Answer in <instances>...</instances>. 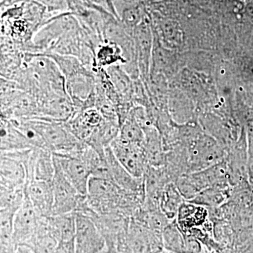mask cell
<instances>
[{
  "label": "cell",
  "mask_w": 253,
  "mask_h": 253,
  "mask_svg": "<svg viewBox=\"0 0 253 253\" xmlns=\"http://www.w3.org/2000/svg\"><path fill=\"white\" fill-rule=\"evenodd\" d=\"M136 41L139 49V59L144 66V70H146L148 66V60L150 46H151V38L149 31L145 27L139 28L136 33Z\"/></svg>",
  "instance_id": "cell-20"
},
{
  "label": "cell",
  "mask_w": 253,
  "mask_h": 253,
  "mask_svg": "<svg viewBox=\"0 0 253 253\" xmlns=\"http://www.w3.org/2000/svg\"><path fill=\"white\" fill-rule=\"evenodd\" d=\"M221 184L214 186V188L211 187L201 191L196 197L194 201L196 204H206L207 206H218L224 201L226 198L224 188Z\"/></svg>",
  "instance_id": "cell-19"
},
{
  "label": "cell",
  "mask_w": 253,
  "mask_h": 253,
  "mask_svg": "<svg viewBox=\"0 0 253 253\" xmlns=\"http://www.w3.org/2000/svg\"><path fill=\"white\" fill-rule=\"evenodd\" d=\"M162 239L166 251L172 253H187L186 236L178 224H168L163 229Z\"/></svg>",
  "instance_id": "cell-16"
},
{
  "label": "cell",
  "mask_w": 253,
  "mask_h": 253,
  "mask_svg": "<svg viewBox=\"0 0 253 253\" xmlns=\"http://www.w3.org/2000/svg\"><path fill=\"white\" fill-rule=\"evenodd\" d=\"M181 197L179 190H176L172 184H168L163 189L160 197V209L165 216L170 219L178 212L180 205Z\"/></svg>",
  "instance_id": "cell-18"
},
{
  "label": "cell",
  "mask_w": 253,
  "mask_h": 253,
  "mask_svg": "<svg viewBox=\"0 0 253 253\" xmlns=\"http://www.w3.org/2000/svg\"><path fill=\"white\" fill-rule=\"evenodd\" d=\"M41 217L26 194V199L14 217L13 241L17 247L29 244L36 234Z\"/></svg>",
  "instance_id": "cell-8"
},
{
  "label": "cell",
  "mask_w": 253,
  "mask_h": 253,
  "mask_svg": "<svg viewBox=\"0 0 253 253\" xmlns=\"http://www.w3.org/2000/svg\"><path fill=\"white\" fill-rule=\"evenodd\" d=\"M50 228L59 247L69 253H75L76 220L75 212L49 217Z\"/></svg>",
  "instance_id": "cell-11"
},
{
  "label": "cell",
  "mask_w": 253,
  "mask_h": 253,
  "mask_svg": "<svg viewBox=\"0 0 253 253\" xmlns=\"http://www.w3.org/2000/svg\"><path fill=\"white\" fill-rule=\"evenodd\" d=\"M75 253H101L106 248L104 236L90 218L76 213Z\"/></svg>",
  "instance_id": "cell-6"
},
{
  "label": "cell",
  "mask_w": 253,
  "mask_h": 253,
  "mask_svg": "<svg viewBox=\"0 0 253 253\" xmlns=\"http://www.w3.org/2000/svg\"><path fill=\"white\" fill-rule=\"evenodd\" d=\"M54 166L55 172L51 181L54 200L52 215L74 212L84 196L79 194L55 161Z\"/></svg>",
  "instance_id": "cell-3"
},
{
  "label": "cell",
  "mask_w": 253,
  "mask_h": 253,
  "mask_svg": "<svg viewBox=\"0 0 253 253\" xmlns=\"http://www.w3.org/2000/svg\"><path fill=\"white\" fill-rule=\"evenodd\" d=\"M1 152L36 149L10 120L1 118Z\"/></svg>",
  "instance_id": "cell-13"
},
{
  "label": "cell",
  "mask_w": 253,
  "mask_h": 253,
  "mask_svg": "<svg viewBox=\"0 0 253 253\" xmlns=\"http://www.w3.org/2000/svg\"><path fill=\"white\" fill-rule=\"evenodd\" d=\"M54 253H69L66 250L62 249V248L58 246L57 249H56V252Z\"/></svg>",
  "instance_id": "cell-25"
},
{
  "label": "cell",
  "mask_w": 253,
  "mask_h": 253,
  "mask_svg": "<svg viewBox=\"0 0 253 253\" xmlns=\"http://www.w3.org/2000/svg\"><path fill=\"white\" fill-rule=\"evenodd\" d=\"M101 253H122L120 252L118 250L114 249V248H110L106 246V248L103 250L102 252Z\"/></svg>",
  "instance_id": "cell-24"
},
{
  "label": "cell",
  "mask_w": 253,
  "mask_h": 253,
  "mask_svg": "<svg viewBox=\"0 0 253 253\" xmlns=\"http://www.w3.org/2000/svg\"><path fill=\"white\" fill-rule=\"evenodd\" d=\"M26 199V186L14 187L0 185V211L16 213Z\"/></svg>",
  "instance_id": "cell-17"
},
{
  "label": "cell",
  "mask_w": 253,
  "mask_h": 253,
  "mask_svg": "<svg viewBox=\"0 0 253 253\" xmlns=\"http://www.w3.org/2000/svg\"><path fill=\"white\" fill-rule=\"evenodd\" d=\"M22 155L21 161L27 172V181H52L55 172L52 152L49 150L36 148L26 150Z\"/></svg>",
  "instance_id": "cell-7"
},
{
  "label": "cell",
  "mask_w": 253,
  "mask_h": 253,
  "mask_svg": "<svg viewBox=\"0 0 253 253\" xmlns=\"http://www.w3.org/2000/svg\"><path fill=\"white\" fill-rule=\"evenodd\" d=\"M0 156V185L14 187L26 186L27 172L23 163L6 154H1Z\"/></svg>",
  "instance_id": "cell-12"
},
{
  "label": "cell",
  "mask_w": 253,
  "mask_h": 253,
  "mask_svg": "<svg viewBox=\"0 0 253 253\" xmlns=\"http://www.w3.org/2000/svg\"><path fill=\"white\" fill-rule=\"evenodd\" d=\"M123 19L127 26H135L139 21V12L136 9H126L123 13Z\"/></svg>",
  "instance_id": "cell-21"
},
{
  "label": "cell",
  "mask_w": 253,
  "mask_h": 253,
  "mask_svg": "<svg viewBox=\"0 0 253 253\" xmlns=\"http://www.w3.org/2000/svg\"><path fill=\"white\" fill-rule=\"evenodd\" d=\"M105 158L109 166L111 180L127 192L146 197L144 177L138 178L131 175L118 161L111 146L106 149Z\"/></svg>",
  "instance_id": "cell-9"
},
{
  "label": "cell",
  "mask_w": 253,
  "mask_h": 253,
  "mask_svg": "<svg viewBox=\"0 0 253 253\" xmlns=\"http://www.w3.org/2000/svg\"><path fill=\"white\" fill-rule=\"evenodd\" d=\"M248 164H249V171L251 179L253 180V151L251 152V156L248 158Z\"/></svg>",
  "instance_id": "cell-22"
},
{
  "label": "cell",
  "mask_w": 253,
  "mask_h": 253,
  "mask_svg": "<svg viewBox=\"0 0 253 253\" xmlns=\"http://www.w3.org/2000/svg\"><path fill=\"white\" fill-rule=\"evenodd\" d=\"M118 62L125 63L123 51L118 44L104 42L96 49L95 52V69L94 73L99 68H107Z\"/></svg>",
  "instance_id": "cell-15"
},
{
  "label": "cell",
  "mask_w": 253,
  "mask_h": 253,
  "mask_svg": "<svg viewBox=\"0 0 253 253\" xmlns=\"http://www.w3.org/2000/svg\"><path fill=\"white\" fill-rule=\"evenodd\" d=\"M106 241V246L122 253L126 244L131 217L122 212L94 214L90 218Z\"/></svg>",
  "instance_id": "cell-2"
},
{
  "label": "cell",
  "mask_w": 253,
  "mask_h": 253,
  "mask_svg": "<svg viewBox=\"0 0 253 253\" xmlns=\"http://www.w3.org/2000/svg\"><path fill=\"white\" fill-rule=\"evenodd\" d=\"M88 204L98 214L122 212L129 217L144 204L145 198L127 192L109 179L91 176L88 184Z\"/></svg>",
  "instance_id": "cell-1"
},
{
  "label": "cell",
  "mask_w": 253,
  "mask_h": 253,
  "mask_svg": "<svg viewBox=\"0 0 253 253\" xmlns=\"http://www.w3.org/2000/svg\"><path fill=\"white\" fill-rule=\"evenodd\" d=\"M16 253H34L30 248L26 246H18Z\"/></svg>",
  "instance_id": "cell-23"
},
{
  "label": "cell",
  "mask_w": 253,
  "mask_h": 253,
  "mask_svg": "<svg viewBox=\"0 0 253 253\" xmlns=\"http://www.w3.org/2000/svg\"><path fill=\"white\" fill-rule=\"evenodd\" d=\"M59 243L50 228L49 217H40L36 234L28 245L34 253H54Z\"/></svg>",
  "instance_id": "cell-14"
},
{
  "label": "cell",
  "mask_w": 253,
  "mask_h": 253,
  "mask_svg": "<svg viewBox=\"0 0 253 253\" xmlns=\"http://www.w3.org/2000/svg\"><path fill=\"white\" fill-rule=\"evenodd\" d=\"M26 194L40 216H52L54 200L51 181H27L26 184Z\"/></svg>",
  "instance_id": "cell-10"
},
{
  "label": "cell",
  "mask_w": 253,
  "mask_h": 253,
  "mask_svg": "<svg viewBox=\"0 0 253 253\" xmlns=\"http://www.w3.org/2000/svg\"><path fill=\"white\" fill-rule=\"evenodd\" d=\"M110 146L118 161L131 175L144 177L148 167L144 145L126 142L117 136Z\"/></svg>",
  "instance_id": "cell-5"
},
{
  "label": "cell",
  "mask_w": 253,
  "mask_h": 253,
  "mask_svg": "<svg viewBox=\"0 0 253 253\" xmlns=\"http://www.w3.org/2000/svg\"><path fill=\"white\" fill-rule=\"evenodd\" d=\"M85 146L76 154H53L55 162L59 165L61 170L79 194L83 196L87 194L88 184L91 176L90 169L82 156V152Z\"/></svg>",
  "instance_id": "cell-4"
}]
</instances>
